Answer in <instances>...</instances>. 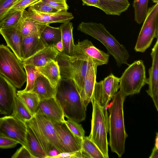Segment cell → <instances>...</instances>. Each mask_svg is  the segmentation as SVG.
Segmentation results:
<instances>
[{"instance_id":"29","label":"cell","mask_w":158,"mask_h":158,"mask_svg":"<svg viewBox=\"0 0 158 158\" xmlns=\"http://www.w3.org/2000/svg\"><path fill=\"white\" fill-rule=\"evenodd\" d=\"M40 36L46 47L54 46L61 40L60 27H55L47 25L41 32Z\"/></svg>"},{"instance_id":"12","label":"cell","mask_w":158,"mask_h":158,"mask_svg":"<svg viewBox=\"0 0 158 158\" xmlns=\"http://www.w3.org/2000/svg\"><path fill=\"white\" fill-rule=\"evenodd\" d=\"M64 152H72L81 149L82 139L74 135L64 122L52 121Z\"/></svg>"},{"instance_id":"9","label":"cell","mask_w":158,"mask_h":158,"mask_svg":"<svg viewBox=\"0 0 158 158\" xmlns=\"http://www.w3.org/2000/svg\"><path fill=\"white\" fill-rule=\"evenodd\" d=\"M70 57L74 60L92 61L98 66L107 64L109 55L95 47L90 40L85 39L75 45L73 55Z\"/></svg>"},{"instance_id":"46","label":"cell","mask_w":158,"mask_h":158,"mask_svg":"<svg viewBox=\"0 0 158 158\" xmlns=\"http://www.w3.org/2000/svg\"><path fill=\"white\" fill-rule=\"evenodd\" d=\"M149 158H158V148L155 147L153 149L152 153L149 157Z\"/></svg>"},{"instance_id":"26","label":"cell","mask_w":158,"mask_h":158,"mask_svg":"<svg viewBox=\"0 0 158 158\" xmlns=\"http://www.w3.org/2000/svg\"><path fill=\"white\" fill-rule=\"evenodd\" d=\"M27 149L34 158H46L47 156L30 127L26 122Z\"/></svg>"},{"instance_id":"33","label":"cell","mask_w":158,"mask_h":158,"mask_svg":"<svg viewBox=\"0 0 158 158\" xmlns=\"http://www.w3.org/2000/svg\"><path fill=\"white\" fill-rule=\"evenodd\" d=\"M149 0H134L133 6L134 9L135 20L138 24L143 22L148 11Z\"/></svg>"},{"instance_id":"35","label":"cell","mask_w":158,"mask_h":158,"mask_svg":"<svg viewBox=\"0 0 158 158\" xmlns=\"http://www.w3.org/2000/svg\"><path fill=\"white\" fill-rule=\"evenodd\" d=\"M27 77L26 87L23 91L31 92L33 89L35 81L40 73L36 67L31 65H23Z\"/></svg>"},{"instance_id":"31","label":"cell","mask_w":158,"mask_h":158,"mask_svg":"<svg viewBox=\"0 0 158 158\" xmlns=\"http://www.w3.org/2000/svg\"><path fill=\"white\" fill-rule=\"evenodd\" d=\"M10 115L24 122L30 120L34 116L17 95L15 98L13 110Z\"/></svg>"},{"instance_id":"17","label":"cell","mask_w":158,"mask_h":158,"mask_svg":"<svg viewBox=\"0 0 158 158\" xmlns=\"http://www.w3.org/2000/svg\"><path fill=\"white\" fill-rule=\"evenodd\" d=\"M0 34L3 37L7 46L22 62L21 48L23 37L21 34L19 23L14 26L0 29Z\"/></svg>"},{"instance_id":"2","label":"cell","mask_w":158,"mask_h":158,"mask_svg":"<svg viewBox=\"0 0 158 158\" xmlns=\"http://www.w3.org/2000/svg\"><path fill=\"white\" fill-rule=\"evenodd\" d=\"M119 91L112 98L109 108L108 143L111 151L120 157L125 152V142L128 135L125 128L123 105L126 98Z\"/></svg>"},{"instance_id":"14","label":"cell","mask_w":158,"mask_h":158,"mask_svg":"<svg viewBox=\"0 0 158 158\" xmlns=\"http://www.w3.org/2000/svg\"><path fill=\"white\" fill-rule=\"evenodd\" d=\"M16 96V88L0 74V113L10 115L12 113Z\"/></svg>"},{"instance_id":"27","label":"cell","mask_w":158,"mask_h":158,"mask_svg":"<svg viewBox=\"0 0 158 158\" xmlns=\"http://www.w3.org/2000/svg\"><path fill=\"white\" fill-rule=\"evenodd\" d=\"M36 68L40 73L46 78L55 88L61 78L56 61L53 60L44 66Z\"/></svg>"},{"instance_id":"47","label":"cell","mask_w":158,"mask_h":158,"mask_svg":"<svg viewBox=\"0 0 158 158\" xmlns=\"http://www.w3.org/2000/svg\"><path fill=\"white\" fill-rule=\"evenodd\" d=\"M54 46L59 52H62L63 51V47L61 40L57 43Z\"/></svg>"},{"instance_id":"5","label":"cell","mask_w":158,"mask_h":158,"mask_svg":"<svg viewBox=\"0 0 158 158\" xmlns=\"http://www.w3.org/2000/svg\"><path fill=\"white\" fill-rule=\"evenodd\" d=\"M93 107L91 120V130L89 138L98 146L105 158L109 157L108 143L107 134L108 132L109 116L106 108L100 106L92 99Z\"/></svg>"},{"instance_id":"28","label":"cell","mask_w":158,"mask_h":158,"mask_svg":"<svg viewBox=\"0 0 158 158\" xmlns=\"http://www.w3.org/2000/svg\"><path fill=\"white\" fill-rule=\"evenodd\" d=\"M16 95L34 116L40 101L38 95L33 92H25L23 90L18 91Z\"/></svg>"},{"instance_id":"20","label":"cell","mask_w":158,"mask_h":158,"mask_svg":"<svg viewBox=\"0 0 158 158\" xmlns=\"http://www.w3.org/2000/svg\"><path fill=\"white\" fill-rule=\"evenodd\" d=\"M59 52L54 46H46L22 62L23 65H31L36 67L43 66L55 60Z\"/></svg>"},{"instance_id":"23","label":"cell","mask_w":158,"mask_h":158,"mask_svg":"<svg viewBox=\"0 0 158 158\" xmlns=\"http://www.w3.org/2000/svg\"><path fill=\"white\" fill-rule=\"evenodd\" d=\"M32 91L41 100L55 97L56 89L46 78L40 74L35 81Z\"/></svg>"},{"instance_id":"50","label":"cell","mask_w":158,"mask_h":158,"mask_svg":"<svg viewBox=\"0 0 158 158\" xmlns=\"http://www.w3.org/2000/svg\"><path fill=\"white\" fill-rule=\"evenodd\" d=\"M2 118H0V124L1 123V120H2Z\"/></svg>"},{"instance_id":"36","label":"cell","mask_w":158,"mask_h":158,"mask_svg":"<svg viewBox=\"0 0 158 158\" xmlns=\"http://www.w3.org/2000/svg\"><path fill=\"white\" fill-rule=\"evenodd\" d=\"M64 123L69 130L76 136L81 139L85 136V131L81 124L69 118L65 120Z\"/></svg>"},{"instance_id":"3","label":"cell","mask_w":158,"mask_h":158,"mask_svg":"<svg viewBox=\"0 0 158 158\" xmlns=\"http://www.w3.org/2000/svg\"><path fill=\"white\" fill-rule=\"evenodd\" d=\"M78 30L90 36L102 43L107 50V53L113 56L118 67L123 64L128 65L127 60L129 54L124 46L101 23L82 22L77 27Z\"/></svg>"},{"instance_id":"42","label":"cell","mask_w":158,"mask_h":158,"mask_svg":"<svg viewBox=\"0 0 158 158\" xmlns=\"http://www.w3.org/2000/svg\"><path fill=\"white\" fill-rule=\"evenodd\" d=\"M83 158L81 150L72 152H64L60 153L53 158Z\"/></svg>"},{"instance_id":"38","label":"cell","mask_w":158,"mask_h":158,"mask_svg":"<svg viewBox=\"0 0 158 158\" xmlns=\"http://www.w3.org/2000/svg\"><path fill=\"white\" fill-rule=\"evenodd\" d=\"M58 11H67L69 6L66 0H40Z\"/></svg>"},{"instance_id":"22","label":"cell","mask_w":158,"mask_h":158,"mask_svg":"<svg viewBox=\"0 0 158 158\" xmlns=\"http://www.w3.org/2000/svg\"><path fill=\"white\" fill-rule=\"evenodd\" d=\"M130 5L128 0H99L98 8L107 15H119Z\"/></svg>"},{"instance_id":"11","label":"cell","mask_w":158,"mask_h":158,"mask_svg":"<svg viewBox=\"0 0 158 158\" xmlns=\"http://www.w3.org/2000/svg\"><path fill=\"white\" fill-rule=\"evenodd\" d=\"M27 127L25 122L11 115L2 117L0 135L7 137L27 149Z\"/></svg>"},{"instance_id":"18","label":"cell","mask_w":158,"mask_h":158,"mask_svg":"<svg viewBox=\"0 0 158 158\" xmlns=\"http://www.w3.org/2000/svg\"><path fill=\"white\" fill-rule=\"evenodd\" d=\"M98 66L92 61H88L87 71L83 87L80 94L84 103L87 107L91 102L96 82Z\"/></svg>"},{"instance_id":"34","label":"cell","mask_w":158,"mask_h":158,"mask_svg":"<svg viewBox=\"0 0 158 158\" xmlns=\"http://www.w3.org/2000/svg\"><path fill=\"white\" fill-rule=\"evenodd\" d=\"M24 11L10 10L0 22V29L15 26L20 22Z\"/></svg>"},{"instance_id":"32","label":"cell","mask_w":158,"mask_h":158,"mask_svg":"<svg viewBox=\"0 0 158 158\" xmlns=\"http://www.w3.org/2000/svg\"><path fill=\"white\" fill-rule=\"evenodd\" d=\"M88 61L79 60L77 68L72 80L74 81L79 94L81 92L86 73Z\"/></svg>"},{"instance_id":"21","label":"cell","mask_w":158,"mask_h":158,"mask_svg":"<svg viewBox=\"0 0 158 158\" xmlns=\"http://www.w3.org/2000/svg\"><path fill=\"white\" fill-rule=\"evenodd\" d=\"M55 60L58 65L61 78L72 79L79 60H73L62 52H59Z\"/></svg>"},{"instance_id":"45","label":"cell","mask_w":158,"mask_h":158,"mask_svg":"<svg viewBox=\"0 0 158 158\" xmlns=\"http://www.w3.org/2000/svg\"><path fill=\"white\" fill-rule=\"evenodd\" d=\"M60 153V152L57 149L53 148L49 151L48 155L46 158H53Z\"/></svg>"},{"instance_id":"43","label":"cell","mask_w":158,"mask_h":158,"mask_svg":"<svg viewBox=\"0 0 158 158\" xmlns=\"http://www.w3.org/2000/svg\"><path fill=\"white\" fill-rule=\"evenodd\" d=\"M12 158H34L28 149L22 146L12 156Z\"/></svg>"},{"instance_id":"41","label":"cell","mask_w":158,"mask_h":158,"mask_svg":"<svg viewBox=\"0 0 158 158\" xmlns=\"http://www.w3.org/2000/svg\"><path fill=\"white\" fill-rule=\"evenodd\" d=\"M18 143L14 140L0 135V148H9L15 147Z\"/></svg>"},{"instance_id":"39","label":"cell","mask_w":158,"mask_h":158,"mask_svg":"<svg viewBox=\"0 0 158 158\" xmlns=\"http://www.w3.org/2000/svg\"><path fill=\"white\" fill-rule=\"evenodd\" d=\"M17 0H0V22L7 15Z\"/></svg>"},{"instance_id":"15","label":"cell","mask_w":158,"mask_h":158,"mask_svg":"<svg viewBox=\"0 0 158 158\" xmlns=\"http://www.w3.org/2000/svg\"><path fill=\"white\" fill-rule=\"evenodd\" d=\"M36 114L57 122H64L65 120L62 109L55 97L40 100Z\"/></svg>"},{"instance_id":"44","label":"cell","mask_w":158,"mask_h":158,"mask_svg":"<svg viewBox=\"0 0 158 158\" xmlns=\"http://www.w3.org/2000/svg\"><path fill=\"white\" fill-rule=\"evenodd\" d=\"M83 5H86L88 6H94L98 8L99 5V0H82Z\"/></svg>"},{"instance_id":"8","label":"cell","mask_w":158,"mask_h":158,"mask_svg":"<svg viewBox=\"0 0 158 158\" xmlns=\"http://www.w3.org/2000/svg\"><path fill=\"white\" fill-rule=\"evenodd\" d=\"M154 38L158 39V3L148 8L135 47V51L144 52Z\"/></svg>"},{"instance_id":"40","label":"cell","mask_w":158,"mask_h":158,"mask_svg":"<svg viewBox=\"0 0 158 158\" xmlns=\"http://www.w3.org/2000/svg\"><path fill=\"white\" fill-rule=\"evenodd\" d=\"M38 0H17L11 6L10 10L24 11L33 3Z\"/></svg>"},{"instance_id":"6","label":"cell","mask_w":158,"mask_h":158,"mask_svg":"<svg viewBox=\"0 0 158 158\" xmlns=\"http://www.w3.org/2000/svg\"><path fill=\"white\" fill-rule=\"evenodd\" d=\"M23 68L22 62L7 46L0 45V74L18 89L27 81Z\"/></svg>"},{"instance_id":"19","label":"cell","mask_w":158,"mask_h":158,"mask_svg":"<svg viewBox=\"0 0 158 158\" xmlns=\"http://www.w3.org/2000/svg\"><path fill=\"white\" fill-rule=\"evenodd\" d=\"M46 47L39 33H34L23 37L21 48L22 62Z\"/></svg>"},{"instance_id":"4","label":"cell","mask_w":158,"mask_h":158,"mask_svg":"<svg viewBox=\"0 0 158 158\" xmlns=\"http://www.w3.org/2000/svg\"><path fill=\"white\" fill-rule=\"evenodd\" d=\"M25 122L33 131L46 157L53 148L57 149L60 153L64 152L54 126L49 119L44 115L36 114L32 118Z\"/></svg>"},{"instance_id":"24","label":"cell","mask_w":158,"mask_h":158,"mask_svg":"<svg viewBox=\"0 0 158 158\" xmlns=\"http://www.w3.org/2000/svg\"><path fill=\"white\" fill-rule=\"evenodd\" d=\"M60 27L63 47L62 52L72 57L73 54L75 46L73 36V23L70 22L63 23Z\"/></svg>"},{"instance_id":"37","label":"cell","mask_w":158,"mask_h":158,"mask_svg":"<svg viewBox=\"0 0 158 158\" xmlns=\"http://www.w3.org/2000/svg\"><path fill=\"white\" fill-rule=\"evenodd\" d=\"M28 9L35 12L43 13H55L59 11L40 0L31 5Z\"/></svg>"},{"instance_id":"49","label":"cell","mask_w":158,"mask_h":158,"mask_svg":"<svg viewBox=\"0 0 158 158\" xmlns=\"http://www.w3.org/2000/svg\"><path fill=\"white\" fill-rule=\"evenodd\" d=\"M153 2L156 3H158V0H152Z\"/></svg>"},{"instance_id":"13","label":"cell","mask_w":158,"mask_h":158,"mask_svg":"<svg viewBox=\"0 0 158 158\" xmlns=\"http://www.w3.org/2000/svg\"><path fill=\"white\" fill-rule=\"evenodd\" d=\"M151 55L152 62L148 70L149 77L147 84L148 88L146 91L152 98L157 111H158V39L152 49Z\"/></svg>"},{"instance_id":"30","label":"cell","mask_w":158,"mask_h":158,"mask_svg":"<svg viewBox=\"0 0 158 158\" xmlns=\"http://www.w3.org/2000/svg\"><path fill=\"white\" fill-rule=\"evenodd\" d=\"M81 150L83 158H105L98 146L88 136L82 139Z\"/></svg>"},{"instance_id":"7","label":"cell","mask_w":158,"mask_h":158,"mask_svg":"<svg viewBox=\"0 0 158 158\" xmlns=\"http://www.w3.org/2000/svg\"><path fill=\"white\" fill-rule=\"evenodd\" d=\"M147 79L143 61L136 60L128 65L119 78V91L126 97L139 93Z\"/></svg>"},{"instance_id":"16","label":"cell","mask_w":158,"mask_h":158,"mask_svg":"<svg viewBox=\"0 0 158 158\" xmlns=\"http://www.w3.org/2000/svg\"><path fill=\"white\" fill-rule=\"evenodd\" d=\"M26 14L29 18L46 25L54 23H63L70 22L74 18L72 13L65 10L55 13H43L35 12L28 9Z\"/></svg>"},{"instance_id":"10","label":"cell","mask_w":158,"mask_h":158,"mask_svg":"<svg viewBox=\"0 0 158 158\" xmlns=\"http://www.w3.org/2000/svg\"><path fill=\"white\" fill-rule=\"evenodd\" d=\"M119 78L111 73L103 80L96 82L92 99L100 106L106 108L119 89Z\"/></svg>"},{"instance_id":"1","label":"cell","mask_w":158,"mask_h":158,"mask_svg":"<svg viewBox=\"0 0 158 158\" xmlns=\"http://www.w3.org/2000/svg\"><path fill=\"white\" fill-rule=\"evenodd\" d=\"M55 89V97L61 106L64 117L78 123L84 121L87 107L73 81L61 78Z\"/></svg>"},{"instance_id":"48","label":"cell","mask_w":158,"mask_h":158,"mask_svg":"<svg viewBox=\"0 0 158 158\" xmlns=\"http://www.w3.org/2000/svg\"><path fill=\"white\" fill-rule=\"evenodd\" d=\"M154 147L158 148V133H156V136L155 140V144Z\"/></svg>"},{"instance_id":"25","label":"cell","mask_w":158,"mask_h":158,"mask_svg":"<svg viewBox=\"0 0 158 158\" xmlns=\"http://www.w3.org/2000/svg\"><path fill=\"white\" fill-rule=\"evenodd\" d=\"M27 11L24 10L22 19L19 23L20 30L23 37L34 33L41 32L47 25L38 23L37 21L28 17Z\"/></svg>"}]
</instances>
